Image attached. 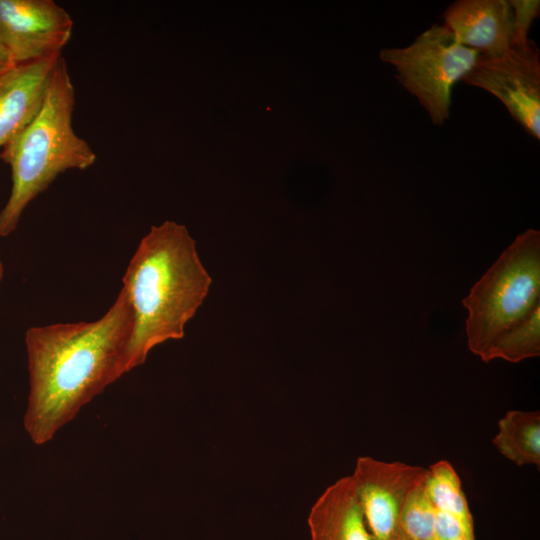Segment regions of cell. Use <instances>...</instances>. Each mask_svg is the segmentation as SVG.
I'll list each match as a JSON object with an SVG mask.
<instances>
[{
	"mask_svg": "<svg viewBox=\"0 0 540 540\" xmlns=\"http://www.w3.org/2000/svg\"><path fill=\"white\" fill-rule=\"evenodd\" d=\"M133 324L132 307L122 288L95 321L27 330L29 395L23 424L34 444L51 441L85 405L127 373Z\"/></svg>",
	"mask_w": 540,
	"mask_h": 540,
	"instance_id": "obj_1",
	"label": "cell"
},
{
	"mask_svg": "<svg viewBox=\"0 0 540 540\" xmlns=\"http://www.w3.org/2000/svg\"><path fill=\"white\" fill-rule=\"evenodd\" d=\"M212 279L184 225L165 221L140 241L123 276L133 311L126 370L142 365L157 345L184 337Z\"/></svg>",
	"mask_w": 540,
	"mask_h": 540,
	"instance_id": "obj_2",
	"label": "cell"
},
{
	"mask_svg": "<svg viewBox=\"0 0 540 540\" xmlns=\"http://www.w3.org/2000/svg\"><path fill=\"white\" fill-rule=\"evenodd\" d=\"M75 105V89L61 56L39 111L0 152L12 178L10 196L0 211V237L15 231L25 208L60 174L95 163L96 153L73 129Z\"/></svg>",
	"mask_w": 540,
	"mask_h": 540,
	"instance_id": "obj_3",
	"label": "cell"
},
{
	"mask_svg": "<svg viewBox=\"0 0 540 540\" xmlns=\"http://www.w3.org/2000/svg\"><path fill=\"white\" fill-rule=\"evenodd\" d=\"M462 304L468 348L486 362L495 342L540 307V231L518 235Z\"/></svg>",
	"mask_w": 540,
	"mask_h": 540,
	"instance_id": "obj_4",
	"label": "cell"
},
{
	"mask_svg": "<svg viewBox=\"0 0 540 540\" xmlns=\"http://www.w3.org/2000/svg\"><path fill=\"white\" fill-rule=\"evenodd\" d=\"M478 56L438 24L407 47L380 51V59L394 66L399 83L417 98L435 125L449 118L452 88L470 72Z\"/></svg>",
	"mask_w": 540,
	"mask_h": 540,
	"instance_id": "obj_5",
	"label": "cell"
},
{
	"mask_svg": "<svg viewBox=\"0 0 540 540\" xmlns=\"http://www.w3.org/2000/svg\"><path fill=\"white\" fill-rule=\"evenodd\" d=\"M498 98L525 131L540 139V52L528 38L498 57L479 55L462 79Z\"/></svg>",
	"mask_w": 540,
	"mask_h": 540,
	"instance_id": "obj_6",
	"label": "cell"
},
{
	"mask_svg": "<svg viewBox=\"0 0 540 540\" xmlns=\"http://www.w3.org/2000/svg\"><path fill=\"white\" fill-rule=\"evenodd\" d=\"M72 30L70 14L53 0H0V39L15 66L61 55Z\"/></svg>",
	"mask_w": 540,
	"mask_h": 540,
	"instance_id": "obj_7",
	"label": "cell"
},
{
	"mask_svg": "<svg viewBox=\"0 0 540 540\" xmlns=\"http://www.w3.org/2000/svg\"><path fill=\"white\" fill-rule=\"evenodd\" d=\"M428 468L403 462L359 457L352 474L368 528L374 540H409L401 523L409 491L425 480Z\"/></svg>",
	"mask_w": 540,
	"mask_h": 540,
	"instance_id": "obj_8",
	"label": "cell"
},
{
	"mask_svg": "<svg viewBox=\"0 0 540 540\" xmlns=\"http://www.w3.org/2000/svg\"><path fill=\"white\" fill-rule=\"evenodd\" d=\"M444 24L463 46L485 57L506 53L514 42L513 9L506 0H459L443 15Z\"/></svg>",
	"mask_w": 540,
	"mask_h": 540,
	"instance_id": "obj_9",
	"label": "cell"
},
{
	"mask_svg": "<svg viewBox=\"0 0 540 540\" xmlns=\"http://www.w3.org/2000/svg\"><path fill=\"white\" fill-rule=\"evenodd\" d=\"M61 56L16 65L0 75V148L19 135L39 111Z\"/></svg>",
	"mask_w": 540,
	"mask_h": 540,
	"instance_id": "obj_10",
	"label": "cell"
},
{
	"mask_svg": "<svg viewBox=\"0 0 540 540\" xmlns=\"http://www.w3.org/2000/svg\"><path fill=\"white\" fill-rule=\"evenodd\" d=\"M308 525L311 540H374L352 475L325 489L310 510Z\"/></svg>",
	"mask_w": 540,
	"mask_h": 540,
	"instance_id": "obj_11",
	"label": "cell"
},
{
	"mask_svg": "<svg viewBox=\"0 0 540 540\" xmlns=\"http://www.w3.org/2000/svg\"><path fill=\"white\" fill-rule=\"evenodd\" d=\"M495 448L518 466H540V414L510 410L498 421Z\"/></svg>",
	"mask_w": 540,
	"mask_h": 540,
	"instance_id": "obj_12",
	"label": "cell"
},
{
	"mask_svg": "<svg viewBox=\"0 0 540 540\" xmlns=\"http://www.w3.org/2000/svg\"><path fill=\"white\" fill-rule=\"evenodd\" d=\"M426 492L436 510L452 514L463 524L470 540H475L471 514L460 477L450 462L440 460L428 468Z\"/></svg>",
	"mask_w": 540,
	"mask_h": 540,
	"instance_id": "obj_13",
	"label": "cell"
},
{
	"mask_svg": "<svg viewBox=\"0 0 540 540\" xmlns=\"http://www.w3.org/2000/svg\"><path fill=\"white\" fill-rule=\"evenodd\" d=\"M540 355V307L506 331L492 346L486 363L500 358L517 363Z\"/></svg>",
	"mask_w": 540,
	"mask_h": 540,
	"instance_id": "obj_14",
	"label": "cell"
},
{
	"mask_svg": "<svg viewBox=\"0 0 540 540\" xmlns=\"http://www.w3.org/2000/svg\"><path fill=\"white\" fill-rule=\"evenodd\" d=\"M426 479V478H425ZM436 509L425 488V480L407 494L401 511V523L409 540H435Z\"/></svg>",
	"mask_w": 540,
	"mask_h": 540,
	"instance_id": "obj_15",
	"label": "cell"
},
{
	"mask_svg": "<svg viewBox=\"0 0 540 540\" xmlns=\"http://www.w3.org/2000/svg\"><path fill=\"white\" fill-rule=\"evenodd\" d=\"M514 13V41L528 39L529 28L534 19L539 17L540 2L538 0H509Z\"/></svg>",
	"mask_w": 540,
	"mask_h": 540,
	"instance_id": "obj_16",
	"label": "cell"
},
{
	"mask_svg": "<svg viewBox=\"0 0 540 540\" xmlns=\"http://www.w3.org/2000/svg\"><path fill=\"white\" fill-rule=\"evenodd\" d=\"M434 536L435 540H456L462 537L470 540L460 520L440 510L435 513Z\"/></svg>",
	"mask_w": 540,
	"mask_h": 540,
	"instance_id": "obj_17",
	"label": "cell"
},
{
	"mask_svg": "<svg viewBox=\"0 0 540 540\" xmlns=\"http://www.w3.org/2000/svg\"><path fill=\"white\" fill-rule=\"evenodd\" d=\"M12 58L0 39V75L14 67Z\"/></svg>",
	"mask_w": 540,
	"mask_h": 540,
	"instance_id": "obj_18",
	"label": "cell"
},
{
	"mask_svg": "<svg viewBox=\"0 0 540 540\" xmlns=\"http://www.w3.org/2000/svg\"><path fill=\"white\" fill-rule=\"evenodd\" d=\"M3 274H4V268H3L2 263L0 262V282L2 281Z\"/></svg>",
	"mask_w": 540,
	"mask_h": 540,
	"instance_id": "obj_19",
	"label": "cell"
},
{
	"mask_svg": "<svg viewBox=\"0 0 540 540\" xmlns=\"http://www.w3.org/2000/svg\"><path fill=\"white\" fill-rule=\"evenodd\" d=\"M456 540H468V539L465 538V537H462V538H459V539H456Z\"/></svg>",
	"mask_w": 540,
	"mask_h": 540,
	"instance_id": "obj_20",
	"label": "cell"
}]
</instances>
